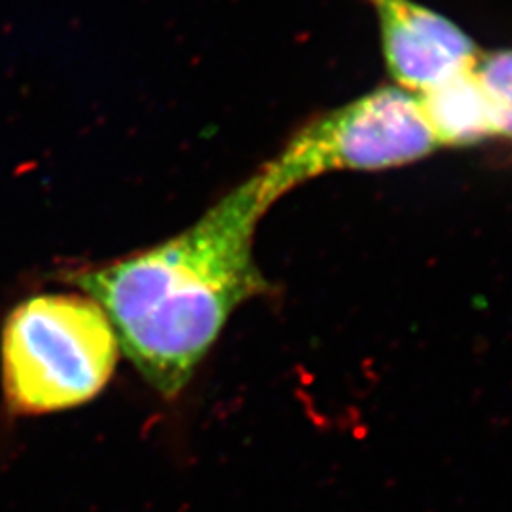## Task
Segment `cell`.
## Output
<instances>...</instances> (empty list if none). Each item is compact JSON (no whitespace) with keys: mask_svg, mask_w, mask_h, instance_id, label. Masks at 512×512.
I'll use <instances>...</instances> for the list:
<instances>
[{"mask_svg":"<svg viewBox=\"0 0 512 512\" xmlns=\"http://www.w3.org/2000/svg\"><path fill=\"white\" fill-rule=\"evenodd\" d=\"M473 71L486 95L495 137L512 141V50L478 54Z\"/></svg>","mask_w":512,"mask_h":512,"instance_id":"obj_6","label":"cell"},{"mask_svg":"<svg viewBox=\"0 0 512 512\" xmlns=\"http://www.w3.org/2000/svg\"><path fill=\"white\" fill-rule=\"evenodd\" d=\"M437 148L416 93L384 86L298 129L256 175L264 200L274 205L315 177L414 164Z\"/></svg>","mask_w":512,"mask_h":512,"instance_id":"obj_3","label":"cell"},{"mask_svg":"<svg viewBox=\"0 0 512 512\" xmlns=\"http://www.w3.org/2000/svg\"><path fill=\"white\" fill-rule=\"evenodd\" d=\"M120 344L88 294L23 300L2 329V389L14 416H42L90 403L110 382Z\"/></svg>","mask_w":512,"mask_h":512,"instance_id":"obj_2","label":"cell"},{"mask_svg":"<svg viewBox=\"0 0 512 512\" xmlns=\"http://www.w3.org/2000/svg\"><path fill=\"white\" fill-rule=\"evenodd\" d=\"M380 21L385 65L406 92L421 93L471 69L480 50L454 21L414 0H368Z\"/></svg>","mask_w":512,"mask_h":512,"instance_id":"obj_4","label":"cell"},{"mask_svg":"<svg viewBox=\"0 0 512 512\" xmlns=\"http://www.w3.org/2000/svg\"><path fill=\"white\" fill-rule=\"evenodd\" d=\"M268 209L255 175L179 236L67 275L107 313L120 349L167 401L190 384L230 315L268 293L253 256Z\"/></svg>","mask_w":512,"mask_h":512,"instance_id":"obj_1","label":"cell"},{"mask_svg":"<svg viewBox=\"0 0 512 512\" xmlns=\"http://www.w3.org/2000/svg\"><path fill=\"white\" fill-rule=\"evenodd\" d=\"M416 97L439 147H471L495 137L490 107L473 67Z\"/></svg>","mask_w":512,"mask_h":512,"instance_id":"obj_5","label":"cell"}]
</instances>
